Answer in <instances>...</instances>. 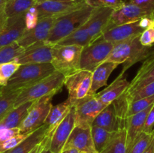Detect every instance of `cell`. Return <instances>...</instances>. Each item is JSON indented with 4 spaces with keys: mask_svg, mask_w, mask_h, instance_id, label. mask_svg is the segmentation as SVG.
Returning a JSON list of instances; mask_svg holds the SVG:
<instances>
[{
    "mask_svg": "<svg viewBox=\"0 0 154 153\" xmlns=\"http://www.w3.org/2000/svg\"><path fill=\"white\" fill-rule=\"evenodd\" d=\"M86 2H67L45 0L35 5L38 12L39 19L45 17H58L62 15L76 10L84 6Z\"/></svg>",
    "mask_w": 154,
    "mask_h": 153,
    "instance_id": "11",
    "label": "cell"
},
{
    "mask_svg": "<svg viewBox=\"0 0 154 153\" xmlns=\"http://www.w3.org/2000/svg\"><path fill=\"white\" fill-rule=\"evenodd\" d=\"M153 82H154V66L151 69H150L145 74L141 76L136 81L130 82V86H129V88H128L126 92H132L134 90H136L138 88H141L144 86L147 85L149 83H151Z\"/></svg>",
    "mask_w": 154,
    "mask_h": 153,
    "instance_id": "36",
    "label": "cell"
},
{
    "mask_svg": "<svg viewBox=\"0 0 154 153\" xmlns=\"http://www.w3.org/2000/svg\"><path fill=\"white\" fill-rule=\"evenodd\" d=\"M43 1H45V0H37L38 3ZM55 1L67 2H85V0H55Z\"/></svg>",
    "mask_w": 154,
    "mask_h": 153,
    "instance_id": "48",
    "label": "cell"
},
{
    "mask_svg": "<svg viewBox=\"0 0 154 153\" xmlns=\"http://www.w3.org/2000/svg\"><path fill=\"white\" fill-rule=\"evenodd\" d=\"M147 16H152V15L147 10H143L138 6L134 5L130 3H126L120 8L114 10L106 30L123 24L136 22L140 20L141 18Z\"/></svg>",
    "mask_w": 154,
    "mask_h": 153,
    "instance_id": "12",
    "label": "cell"
},
{
    "mask_svg": "<svg viewBox=\"0 0 154 153\" xmlns=\"http://www.w3.org/2000/svg\"><path fill=\"white\" fill-rule=\"evenodd\" d=\"M53 95L45 96L35 100L29 109L26 116L19 127L22 133H33L44 125L53 106Z\"/></svg>",
    "mask_w": 154,
    "mask_h": 153,
    "instance_id": "7",
    "label": "cell"
},
{
    "mask_svg": "<svg viewBox=\"0 0 154 153\" xmlns=\"http://www.w3.org/2000/svg\"><path fill=\"white\" fill-rule=\"evenodd\" d=\"M34 101H29L12 109L0 121V128H19L28 113L29 109Z\"/></svg>",
    "mask_w": 154,
    "mask_h": 153,
    "instance_id": "24",
    "label": "cell"
},
{
    "mask_svg": "<svg viewBox=\"0 0 154 153\" xmlns=\"http://www.w3.org/2000/svg\"><path fill=\"white\" fill-rule=\"evenodd\" d=\"M55 19L56 17L39 19L35 27L30 30H26L17 42L25 49L36 44L45 42L51 33Z\"/></svg>",
    "mask_w": 154,
    "mask_h": 153,
    "instance_id": "10",
    "label": "cell"
},
{
    "mask_svg": "<svg viewBox=\"0 0 154 153\" xmlns=\"http://www.w3.org/2000/svg\"><path fill=\"white\" fill-rule=\"evenodd\" d=\"M92 125L102 128L109 131L117 132L121 129L126 128L122 126L117 116L114 104L108 105L95 118Z\"/></svg>",
    "mask_w": 154,
    "mask_h": 153,
    "instance_id": "22",
    "label": "cell"
},
{
    "mask_svg": "<svg viewBox=\"0 0 154 153\" xmlns=\"http://www.w3.org/2000/svg\"><path fill=\"white\" fill-rule=\"evenodd\" d=\"M126 94L129 103L134 101V100H138V99L153 96L154 95V82L144 86L138 88V89L134 90L132 92H126Z\"/></svg>",
    "mask_w": 154,
    "mask_h": 153,
    "instance_id": "33",
    "label": "cell"
},
{
    "mask_svg": "<svg viewBox=\"0 0 154 153\" xmlns=\"http://www.w3.org/2000/svg\"><path fill=\"white\" fill-rule=\"evenodd\" d=\"M119 64L111 62H105L98 66L93 72L92 86L90 94H96V92L102 87L107 85V81L111 73L117 68Z\"/></svg>",
    "mask_w": 154,
    "mask_h": 153,
    "instance_id": "23",
    "label": "cell"
},
{
    "mask_svg": "<svg viewBox=\"0 0 154 153\" xmlns=\"http://www.w3.org/2000/svg\"><path fill=\"white\" fill-rule=\"evenodd\" d=\"M25 50L17 41L0 48V64L15 61Z\"/></svg>",
    "mask_w": 154,
    "mask_h": 153,
    "instance_id": "31",
    "label": "cell"
},
{
    "mask_svg": "<svg viewBox=\"0 0 154 153\" xmlns=\"http://www.w3.org/2000/svg\"><path fill=\"white\" fill-rule=\"evenodd\" d=\"M143 132L147 134H153L154 132V104L147 116Z\"/></svg>",
    "mask_w": 154,
    "mask_h": 153,
    "instance_id": "43",
    "label": "cell"
},
{
    "mask_svg": "<svg viewBox=\"0 0 154 153\" xmlns=\"http://www.w3.org/2000/svg\"><path fill=\"white\" fill-rule=\"evenodd\" d=\"M93 72L80 70L65 77L64 86L68 90V100L73 106L78 100L90 94L92 86Z\"/></svg>",
    "mask_w": 154,
    "mask_h": 153,
    "instance_id": "8",
    "label": "cell"
},
{
    "mask_svg": "<svg viewBox=\"0 0 154 153\" xmlns=\"http://www.w3.org/2000/svg\"><path fill=\"white\" fill-rule=\"evenodd\" d=\"M106 106L97 98L96 94H89L75 104V125L91 127L95 118Z\"/></svg>",
    "mask_w": 154,
    "mask_h": 153,
    "instance_id": "9",
    "label": "cell"
},
{
    "mask_svg": "<svg viewBox=\"0 0 154 153\" xmlns=\"http://www.w3.org/2000/svg\"><path fill=\"white\" fill-rule=\"evenodd\" d=\"M26 31L25 14L8 18L5 26L0 30V48L17 41Z\"/></svg>",
    "mask_w": 154,
    "mask_h": 153,
    "instance_id": "17",
    "label": "cell"
},
{
    "mask_svg": "<svg viewBox=\"0 0 154 153\" xmlns=\"http://www.w3.org/2000/svg\"><path fill=\"white\" fill-rule=\"evenodd\" d=\"M32 134V133H31ZM30 133H20L19 134H17L12 137L9 138L7 140L4 141L3 142L0 143V153L5 152L8 150L12 149L13 148L16 147L19 145L21 142L24 140L26 138L28 137Z\"/></svg>",
    "mask_w": 154,
    "mask_h": 153,
    "instance_id": "37",
    "label": "cell"
},
{
    "mask_svg": "<svg viewBox=\"0 0 154 153\" xmlns=\"http://www.w3.org/2000/svg\"><path fill=\"white\" fill-rule=\"evenodd\" d=\"M55 71L51 63L21 64L16 73L8 80L5 88L23 89L44 79Z\"/></svg>",
    "mask_w": 154,
    "mask_h": 153,
    "instance_id": "4",
    "label": "cell"
},
{
    "mask_svg": "<svg viewBox=\"0 0 154 153\" xmlns=\"http://www.w3.org/2000/svg\"><path fill=\"white\" fill-rule=\"evenodd\" d=\"M75 126V109L74 106L53 134L49 145V148L53 153L62 152Z\"/></svg>",
    "mask_w": 154,
    "mask_h": 153,
    "instance_id": "13",
    "label": "cell"
},
{
    "mask_svg": "<svg viewBox=\"0 0 154 153\" xmlns=\"http://www.w3.org/2000/svg\"><path fill=\"white\" fill-rule=\"evenodd\" d=\"M93 8L85 4L81 8L56 17L52 29L45 43L53 46L84 25L89 19Z\"/></svg>",
    "mask_w": 154,
    "mask_h": 153,
    "instance_id": "1",
    "label": "cell"
},
{
    "mask_svg": "<svg viewBox=\"0 0 154 153\" xmlns=\"http://www.w3.org/2000/svg\"><path fill=\"white\" fill-rule=\"evenodd\" d=\"M138 25L144 31L148 28H154V19L151 16H144L138 20Z\"/></svg>",
    "mask_w": 154,
    "mask_h": 153,
    "instance_id": "45",
    "label": "cell"
},
{
    "mask_svg": "<svg viewBox=\"0 0 154 153\" xmlns=\"http://www.w3.org/2000/svg\"><path fill=\"white\" fill-rule=\"evenodd\" d=\"M37 3V0H7L4 6L5 14L8 18L23 15Z\"/></svg>",
    "mask_w": 154,
    "mask_h": 153,
    "instance_id": "26",
    "label": "cell"
},
{
    "mask_svg": "<svg viewBox=\"0 0 154 153\" xmlns=\"http://www.w3.org/2000/svg\"><path fill=\"white\" fill-rule=\"evenodd\" d=\"M86 4L93 8H109L117 10L126 4L123 0H85Z\"/></svg>",
    "mask_w": 154,
    "mask_h": 153,
    "instance_id": "35",
    "label": "cell"
},
{
    "mask_svg": "<svg viewBox=\"0 0 154 153\" xmlns=\"http://www.w3.org/2000/svg\"><path fill=\"white\" fill-rule=\"evenodd\" d=\"M6 85H7V82H6L5 81L3 80L0 77V86H5Z\"/></svg>",
    "mask_w": 154,
    "mask_h": 153,
    "instance_id": "52",
    "label": "cell"
},
{
    "mask_svg": "<svg viewBox=\"0 0 154 153\" xmlns=\"http://www.w3.org/2000/svg\"><path fill=\"white\" fill-rule=\"evenodd\" d=\"M154 133V132H153ZM153 134H147L142 132L141 134L135 140L129 153H143L151 142L153 136Z\"/></svg>",
    "mask_w": 154,
    "mask_h": 153,
    "instance_id": "34",
    "label": "cell"
},
{
    "mask_svg": "<svg viewBox=\"0 0 154 153\" xmlns=\"http://www.w3.org/2000/svg\"><path fill=\"white\" fill-rule=\"evenodd\" d=\"M114 44L100 36L83 48L81 57V70L93 72L95 69L105 62L111 54Z\"/></svg>",
    "mask_w": 154,
    "mask_h": 153,
    "instance_id": "6",
    "label": "cell"
},
{
    "mask_svg": "<svg viewBox=\"0 0 154 153\" xmlns=\"http://www.w3.org/2000/svg\"><path fill=\"white\" fill-rule=\"evenodd\" d=\"M83 48L78 45H53L51 64L55 70L63 74L66 77L81 70Z\"/></svg>",
    "mask_w": 154,
    "mask_h": 153,
    "instance_id": "5",
    "label": "cell"
},
{
    "mask_svg": "<svg viewBox=\"0 0 154 153\" xmlns=\"http://www.w3.org/2000/svg\"><path fill=\"white\" fill-rule=\"evenodd\" d=\"M21 89H8L2 86L0 91V121L14 108L15 102Z\"/></svg>",
    "mask_w": 154,
    "mask_h": 153,
    "instance_id": "28",
    "label": "cell"
},
{
    "mask_svg": "<svg viewBox=\"0 0 154 153\" xmlns=\"http://www.w3.org/2000/svg\"><path fill=\"white\" fill-rule=\"evenodd\" d=\"M130 86V82L124 76V73L119 76L108 86L99 93H96L97 98L105 105L111 104L124 94Z\"/></svg>",
    "mask_w": 154,
    "mask_h": 153,
    "instance_id": "20",
    "label": "cell"
},
{
    "mask_svg": "<svg viewBox=\"0 0 154 153\" xmlns=\"http://www.w3.org/2000/svg\"><path fill=\"white\" fill-rule=\"evenodd\" d=\"M129 3L147 10L151 15L154 10V0H130Z\"/></svg>",
    "mask_w": 154,
    "mask_h": 153,
    "instance_id": "42",
    "label": "cell"
},
{
    "mask_svg": "<svg viewBox=\"0 0 154 153\" xmlns=\"http://www.w3.org/2000/svg\"><path fill=\"white\" fill-rule=\"evenodd\" d=\"M114 10L109 8H95L86 22L92 42L102 35L106 30Z\"/></svg>",
    "mask_w": 154,
    "mask_h": 153,
    "instance_id": "15",
    "label": "cell"
},
{
    "mask_svg": "<svg viewBox=\"0 0 154 153\" xmlns=\"http://www.w3.org/2000/svg\"><path fill=\"white\" fill-rule=\"evenodd\" d=\"M65 76L55 70L30 86L21 90L15 102L14 107L29 101H35L45 96H54L64 86Z\"/></svg>",
    "mask_w": 154,
    "mask_h": 153,
    "instance_id": "3",
    "label": "cell"
},
{
    "mask_svg": "<svg viewBox=\"0 0 154 153\" xmlns=\"http://www.w3.org/2000/svg\"><path fill=\"white\" fill-rule=\"evenodd\" d=\"M143 153H154V133L151 142H150L147 148H146V150Z\"/></svg>",
    "mask_w": 154,
    "mask_h": 153,
    "instance_id": "47",
    "label": "cell"
},
{
    "mask_svg": "<svg viewBox=\"0 0 154 153\" xmlns=\"http://www.w3.org/2000/svg\"><path fill=\"white\" fill-rule=\"evenodd\" d=\"M48 135V128L44 124L41 128L32 133L19 145L3 153H30L34 148L40 144Z\"/></svg>",
    "mask_w": 154,
    "mask_h": 153,
    "instance_id": "25",
    "label": "cell"
},
{
    "mask_svg": "<svg viewBox=\"0 0 154 153\" xmlns=\"http://www.w3.org/2000/svg\"><path fill=\"white\" fill-rule=\"evenodd\" d=\"M2 86H0V91H1V88H2Z\"/></svg>",
    "mask_w": 154,
    "mask_h": 153,
    "instance_id": "55",
    "label": "cell"
},
{
    "mask_svg": "<svg viewBox=\"0 0 154 153\" xmlns=\"http://www.w3.org/2000/svg\"><path fill=\"white\" fill-rule=\"evenodd\" d=\"M52 46L45 42L36 44L26 48L15 61L20 64L51 63Z\"/></svg>",
    "mask_w": 154,
    "mask_h": 153,
    "instance_id": "16",
    "label": "cell"
},
{
    "mask_svg": "<svg viewBox=\"0 0 154 153\" xmlns=\"http://www.w3.org/2000/svg\"><path fill=\"white\" fill-rule=\"evenodd\" d=\"M153 66H154V46L153 47L150 48V52H149L148 56H147V58H146V59L144 61L142 65L141 66L139 70H138L136 75H135L134 79L132 80V82L136 81L137 80L139 79L141 76H142L143 75L145 74L150 70V69H151Z\"/></svg>",
    "mask_w": 154,
    "mask_h": 153,
    "instance_id": "39",
    "label": "cell"
},
{
    "mask_svg": "<svg viewBox=\"0 0 154 153\" xmlns=\"http://www.w3.org/2000/svg\"><path fill=\"white\" fill-rule=\"evenodd\" d=\"M85 23L81 26L78 29L71 33L70 34L62 39L57 44L78 45V46H81L83 47L90 44L92 42V38L89 34Z\"/></svg>",
    "mask_w": 154,
    "mask_h": 153,
    "instance_id": "27",
    "label": "cell"
},
{
    "mask_svg": "<svg viewBox=\"0 0 154 153\" xmlns=\"http://www.w3.org/2000/svg\"><path fill=\"white\" fill-rule=\"evenodd\" d=\"M80 153H96V152H80Z\"/></svg>",
    "mask_w": 154,
    "mask_h": 153,
    "instance_id": "53",
    "label": "cell"
},
{
    "mask_svg": "<svg viewBox=\"0 0 154 153\" xmlns=\"http://www.w3.org/2000/svg\"><path fill=\"white\" fill-rule=\"evenodd\" d=\"M139 40L143 46L153 47L154 46V28L144 30L140 35Z\"/></svg>",
    "mask_w": 154,
    "mask_h": 153,
    "instance_id": "41",
    "label": "cell"
},
{
    "mask_svg": "<svg viewBox=\"0 0 154 153\" xmlns=\"http://www.w3.org/2000/svg\"><path fill=\"white\" fill-rule=\"evenodd\" d=\"M41 153H53V152L51 151V149L49 148V145H48V146H47L45 147V148H44L42 152H41Z\"/></svg>",
    "mask_w": 154,
    "mask_h": 153,
    "instance_id": "50",
    "label": "cell"
},
{
    "mask_svg": "<svg viewBox=\"0 0 154 153\" xmlns=\"http://www.w3.org/2000/svg\"><path fill=\"white\" fill-rule=\"evenodd\" d=\"M61 153H80V152L75 148H69V149L63 150Z\"/></svg>",
    "mask_w": 154,
    "mask_h": 153,
    "instance_id": "49",
    "label": "cell"
},
{
    "mask_svg": "<svg viewBox=\"0 0 154 153\" xmlns=\"http://www.w3.org/2000/svg\"><path fill=\"white\" fill-rule=\"evenodd\" d=\"M75 148L79 152H96L91 134V127L75 126L63 150Z\"/></svg>",
    "mask_w": 154,
    "mask_h": 153,
    "instance_id": "14",
    "label": "cell"
},
{
    "mask_svg": "<svg viewBox=\"0 0 154 153\" xmlns=\"http://www.w3.org/2000/svg\"><path fill=\"white\" fill-rule=\"evenodd\" d=\"M38 12L35 6L32 7L25 14V23L26 30H30L35 27L38 22Z\"/></svg>",
    "mask_w": 154,
    "mask_h": 153,
    "instance_id": "40",
    "label": "cell"
},
{
    "mask_svg": "<svg viewBox=\"0 0 154 153\" xmlns=\"http://www.w3.org/2000/svg\"><path fill=\"white\" fill-rule=\"evenodd\" d=\"M117 132L109 131L98 126H91V134L93 144L98 153H101L108 146Z\"/></svg>",
    "mask_w": 154,
    "mask_h": 153,
    "instance_id": "29",
    "label": "cell"
},
{
    "mask_svg": "<svg viewBox=\"0 0 154 153\" xmlns=\"http://www.w3.org/2000/svg\"><path fill=\"white\" fill-rule=\"evenodd\" d=\"M6 1H7V0H0V10L4 8Z\"/></svg>",
    "mask_w": 154,
    "mask_h": 153,
    "instance_id": "51",
    "label": "cell"
},
{
    "mask_svg": "<svg viewBox=\"0 0 154 153\" xmlns=\"http://www.w3.org/2000/svg\"><path fill=\"white\" fill-rule=\"evenodd\" d=\"M152 17H153V19H154V10H153V14H152Z\"/></svg>",
    "mask_w": 154,
    "mask_h": 153,
    "instance_id": "54",
    "label": "cell"
},
{
    "mask_svg": "<svg viewBox=\"0 0 154 153\" xmlns=\"http://www.w3.org/2000/svg\"><path fill=\"white\" fill-rule=\"evenodd\" d=\"M72 106H74L68 99L62 103L52 106L44 124L48 128L47 136L48 137L51 139L54 132L69 114Z\"/></svg>",
    "mask_w": 154,
    "mask_h": 153,
    "instance_id": "21",
    "label": "cell"
},
{
    "mask_svg": "<svg viewBox=\"0 0 154 153\" xmlns=\"http://www.w3.org/2000/svg\"><path fill=\"white\" fill-rule=\"evenodd\" d=\"M22 133L19 128H0V143L7 140L9 138Z\"/></svg>",
    "mask_w": 154,
    "mask_h": 153,
    "instance_id": "44",
    "label": "cell"
},
{
    "mask_svg": "<svg viewBox=\"0 0 154 153\" xmlns=\"http://www.w3.org/2000/svg\"><path fill=\"white\" fill-rule=\"evenodd\" d=\"M144 30L140 28L138 21L115 26L106 30L102 34L105 40L114 43V44L125 41L141 35Z\"/></svg>",
    "mask_w": 154,
    "mask_h": 153,
    "instance_id": "18",
    "label": "cell"
},
{
    "mask_svg": "<svg viewBox=\"0 0 154 153\" xmlns=\"http://www.w3.org/2000/svg\"><path fill=\"white\" fill-rule=\"evenodd\" d=\"M139 36L114 44L111 54L105 62L123 64L122 73L138 62L145 60L148 56L150 48L143 46Z\"/></svg>",
    "mask_w": 154,
    "mask_h": 153,
    "instance_id": "2",
    "label": "cell"
},
{
    "mask_svg": "<svg viewBox=\"0 0 154 153\" xmlns=\"http://www.w3.org/2000/svg\"><path fill=\"white\" fill-rule=\"evenodd\" d=\"M50 141H51V138H49L47 136L46 137H45V139L40 144H38L35 148H34V149H33L30 153H41V152H42L47 146L50 145Z\"/></svg>",
    "mask_w": 154,
    "mask_h": 153,
    "instance_id": "46",
    "label": "cell"
},
{
    "mask_svg": "<svg viewBox=\"0 0 154 153\" xmlns=\"http://www.w3.org/2000/svg\"><path fill=\"white\" fill-rule=\"evenodd\" d=\"M20 65L16 61L0 64V77L8 82V80L16 73Z\"/></svg>",
    "mask_w": 154,
    "mask_h": 153,
    "instance_id": "38",
    "label": "cell"
},
{
    "mask_svg": "<svg viewBox=\"0 0 154 153\" xmlns=\"http://www.w3.org/2000/svg\"><path fill=\"white\" fill-rule=\"evenodd\" d=\"M154 104V95L150 97L138 99L137 100L129 102V107H128L127 118L138 113L144 110L147 109Z\"/></svg>",
    "mask_w": 154,
    "mask_h": 153,
    "instance_id": "32",
    "label": "cell"
},
{
    "mask_svg": "<svg viewBox=\"0 0 154 153\" xmlns=\"http://www.w3.org/2000/svg\"><path fill=\"white\" fill-rule=\"evenodd\" d=\"M101 153H126V128L118 130Z\"/></svg>",
    "mask_w": 154,
    "mask_h": 153,
    "instance_id": "30",
    "label": "cell"
},
{
    "mask_svg": "<svg viewBox=\"0 0 154 153\" xmlns=\"http://www.w3.org/2000/svg\"><path fill=\"white\" fill-rule=\"evenodd\" d=\"M152 106L126 118V153H129L130 152L135 140L138 139V136L141 134L144 130L146 118Z\"/></svg>",
    "mask_w": 154,
    "mask_h": 153,
    "instance_id": "19",
    "label": "cell"
}]
</instances>
